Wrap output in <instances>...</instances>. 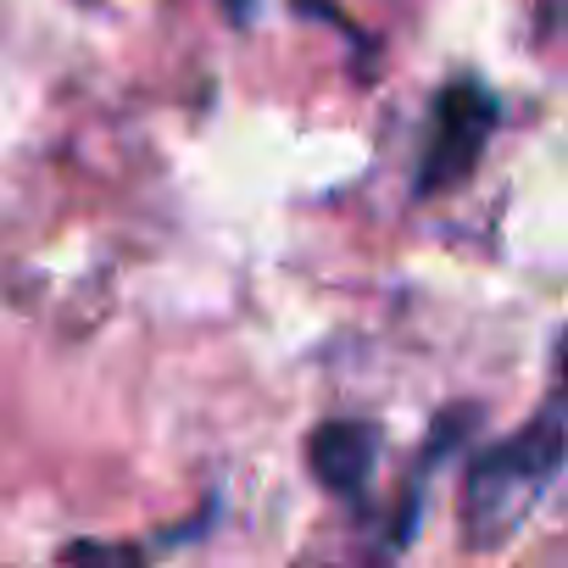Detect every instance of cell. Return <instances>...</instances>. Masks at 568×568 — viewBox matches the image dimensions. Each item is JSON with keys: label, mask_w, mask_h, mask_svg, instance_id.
<instances>
[{"label": "cell", "mask_w": 568, "mask_h": 568, "mask_svg": "<svg viewBox=\"0 0 568 568\" xmlns=\"http://www.w3.org/2000/svg\"><path fill=\"white\" fill-rule=\"evenodd\" d=\"M568 463V418L546 402L529 424H518L513 435L490 440L457 490V524L468 546H501L507 535H518V524L540 507V496L551 490V479Z\"/></svg>", "instance_id": "1"}, {"label": "cell", "mask_w": 568, "mask_h": 568, "mask_svg": "<svg viewBox=\"0 0 568 568\" xmlns=\"http://www.w3.org/2000/svg\"><path fill=\"white\" fill-rule=\"evenodd\" d=\"M496 118H501V106L479 79H452L435 95V112H429V140H424V156H418V195L463 190L474 179V168L485 162Z\"/></svg>", "instance_id": "2"}, {"label": "cell", "mask_w": 568, "mask_h": 568, "mask_svg": "<svg viewBox=\"0 0 568 568\" xmlns=\"http://www.w3.org/2000/svg\"><path fill=\"white\" fill-rule=\"evenodd\" d=\"M374 463H379V429L374 424H357V418H329L313 429L307 440V468L318 474V485L329 496H346L357 501L374 479Z\"/></svg>", "instance_id": "3"}, {"label": "cell", "mask_w": 568, "mask_h": 568, "mask_svg": "<svg viewBox=\"0 0 568 568\" xmlns=\"http://www.w3.org/2000/svg\"><path fill=\"white\" fill-rule=\"evenodd\" d=\"M62 568H151L134 540H73L62 546Z\"/></svg>", "instance_id": "4"}, {"label": "cell", "mask_w": 568, "mask_h": 568, "mask_svg": "<svg viewBox=\"0 0 568 568\" xmlns=\"http://www.w3.org/2000/svg\"><path fill=\"white\" fill-rule=\"evenodd\" d=\"M551 407L568 418V329L557 335V357H551Z\"/></svg>", "instance_id": "5"}, {"label": "cell", "mask_w": 568, "mask_h": 568, "mask_svg": "<svg viewBox=\"0 0 568 568\" xmlns=\"http://www.w3.org/2000/svg\"><path fill=\"white\" fill-rule=\"evenodd\" d=\"M568 23V0H540V40H551Z\"/></svg>", "instance_id": "6"}, {"label": "cell", "mask_w": 568, "mask_h": 568, "mask_svg": "<svg viewBox=\"0 0 568 568\" xmlns=\"http://www.w3.org/2000/svg\"><path fill=\"white\" fill-rule=\"evenodd\" d=\"M223 7H229L234 18H245V12H251V0H223Z\"/></svg>", "instance_id": "7"}]
</instances>
